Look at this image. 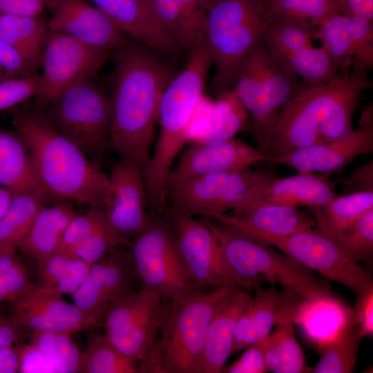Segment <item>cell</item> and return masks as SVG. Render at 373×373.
Here are the masks:
<instances>
[{
	"instance_id": "1",
	"label": "cell",
	"mask_w": 373,
	"mask_h": 373,
	"mask_svg": "<svg viewBox=\"0 0 373 373\" xmlns=\"http://www.w3.org/2000/svg\"><path fill=\"white\" fill-rule=\"evenodd\" d=\"M111 78L108 149L144 172L151 157L162 95L172 70L140 43L127 38L115 51Z\"/></svg>"
},
{
	"instance_id": "2",
	"label": "cell",
	"mask_w": 373,
	"mask_h": 373,
	"mask_svg": "<svg viewBox=\"0 0 373 373\" xmlns=\"http://www.w3.org/2000/svg\"><path fill=\"white\" fill-rule=\"evenodd\" d=\"M362 91L348 70H340L325 84L306 86L280 110L265 153L274 158L347 134L353 129L352 119Z\"/></svg>"
},
{
	"instance_id": "3",
	"label": "cell",
	"mask_w": 373,
	"mask_h": 373,
	"mask_svg": "<svg viewBox=\"0 0 373 373\" xmlns=\"http://www.w3.org/2000/svg\"><path fill=\"white\" fill-rule=\"evenodd\" d=\"M12 120L27 145L37 178L51 198L102 207L108 176L97 164L38 112L18 111Z\"/></svg>"
},
{
	"instance_id": "4",
	"label": "cell",
	"mask_w": 373,
	"mask_h": 373,
	"mask_svg": "<svg viewBox=\"0 0 373 373\" xmlns=\"http://www.w3.org/2000/svg\"><path fill=\"white\" fill-rule=\"evenodd\" d=\"M211 59L204 47L190 52L185 68L166 87L159 106L160 131L144 171L149 207L161 212L166 207V184L175 159L187 142L186 128L198 102L204 94Z\"/></svg>"
},
{
	"instance_id": "5",
	"label": "cell",
	"mask_w": 373,
	"mask_h": 373,
	"mask_svg": "<svg viewBox=\"0 0 373 373\" xmlns=\"http://www.w3.org/2000/svg\"><path fill=\"white\" fill-rule=\"evenodd\" d=\"M233 287L198 291L166 303L161 334L140 363V373H200L211 321Z\"/></svg>"
},
{
	"instance_id": "6",
	"label": "cell",
	"mask_w": 373,
	"mask_h": 373,
	"mask_svg": "<svg viewBox=\"0 0 373 373\" xmlns=\"http://www.w3.org/2000/svg\"><path fill=\"white\" fill-rule=\"evenodd\" d=\"M203 220L215 234L229 268L250 289L265 280L280 285L304 300L333 297L312 270L281 251L253 241L217 221L204 218Z\"/></svg>"
},
{
	"instance_id": "7",
	"label": "cell",
	"mask_w": 373,
	"mask_h": 373,
	"mask_svg": "<svg viewBox=\"0 0 373 373\" xmlns=\"http://www.w3.org/2000/svg\"><path fill=\"white\" fill-rule=\"evenodd\" d=\"M305 87L303 81L267 48L262 39L240 64L231 88L247 109L252 133L263 153L280 110Z\"/></svg>"
},
{
	"instance_id": "8",
	"label": "cell",
	"mask_w": 373,
	"mask_h": 373,
	"mask_svg": "<svg viewBox=\"0 0 373 373\" xmlns=\"http://www.w3.org/2000/svg\"><path fill=\"white\" fill-rule=\"evenodd\" d=\"M269 18L264 0H210L204 47L215 68L218 94L231 89L241 61L263 36Z\"/></svg>"
},
{
	"instance_id": "9",
	"label": "cell",
	"mask_w": 373,
	"mask_h": 373,
	"mask_svg": "<svg viewBox=\"0 0 373 373\" xmlns=\"http://www.w3.org/2000/svg\"><path fill=\"white\" fill-rule=\"evenodd\" d=\"M37 112L95 164L102 160L108 149L111 104L93 78L68 86Z\"/></svg>"
},
{
	"instance_id": "10",
	"label": "cell",
	"mask_w": 373,
	"mask_h": 373,
	"mask_svg": "<svg viewBox=\"0 0 373 373\" xmlns=\"http://www.w3.org/2000/svg\"><path fill=\"white\" fill-rule=\"evenodd\" d=\"M131 254L143 287L165 303L198 291L180 251L170 220L151 214L146 227L131 242Z\"/></svg>"
},
{
	"instance_id": "11",
	"label": "cell",
	"mask_w": 373,
	"mask_h": 373,
	"mask_svg": "<svg viewBox=\"0 0 373 373\" xmlns=\"http://www.w3.org/2000/svg\"><path fill=\"white\" fill-rule=\"evenodd\" d=\"M276 178L271 171L251 168L205 175L167 190L166 206L171 212L216 220L233 210L251 188Z\"/></svg>"
},
{
	"instance_id": "12",
	"label": "cell",
	"mask_w": 373,
	"mask_h": 373,
	"mask_svg": "<svg viewBox=\"0 0 373 373\" xmlns=\"http://www.w3.org/2000/svg\"><path fill=\"white\" fill-rule=\"evenodd\" d=\"M166 303L147 288L128 293L109 310L102 327L104 334L123 354L139 364L160 331Z\"/></svg>"
},
{
	"instance_id": "13",
	"label": "cell",
	"mask_w": 373,
	"mask_h": 373,
	"mask_svg": "<svg viewBox=\"0 0 373 373\" xmlns=\"http://www.w3.org/2000/svg\"><path fill=\"white\" fill-rule=\"evenodd\" d=\"M272 245L298 263L353 291L373 285L370 275L350 259L327 235L316 227L271 240Z\"/></svg>"
},
{
	"instance_id": "14",
	"label": "cell",
	"mask_w": 373,
	"mask_h": 373,
	"mask_svg": "<svg viewBox=\"0 0 373 373\" xmlns=\"http://www.w3.org/2000/svg\"><path fill=\"white\" fill-rule=\"evenodd\" d=\"M171 223L196 288L234 286L250 289L226 262L219 242L204 220L171 212Z\"/></svg>"
},
{
	"instance_id": "15",
	"label": "cell",
	"mask_w": 373,
	"mask_h": 373,
	"mask_svg": "<svg viewBox=\"0 0 373 373\" xmlns=\"http://www.w3.org/2000/svg\"><path fill=\"white\" fill-rule=\"evenodd\" d=\"M110 52L48 29L41 55L42 90L39 98L44 103L71 84L93 78L109 58Z\"/></svg>"
},
{
	"instance_id": "16",
	"label": "cell",
	"mask_w": 373,
	"mask_h": 373,
	"mask_svg": "<svg viewBox=\"0 0 373 373\" xmlns=\"http://www.w3.org/2000/svg\"><path fill=\"white\" fill-rule=\"evenodd\" d=\"M118 245L90 267V272L72 294L74 304L102 327L109 310L131 292L138 276L130 251Z\"/></svg>"
},
{
	"instance_id": "17",
	"label": "cell",
	"mask_w": 373,
	"mask_h": 373,
	"mask_svg": "<svg viewBox=\"0 0 373 373\" xmlns=\"http://www.w3.org/2000/svg\"><path fill=\"white\" fill-rule=\"evenodd\" d=\"M102 207L118 236L128 246L148 224L151 214L144 172L124 159L113 167Z\"/></svg>"
},
{
	"instance_id": "18",
	"label": "cell",
	"mask_w": 373,
	"mask_h": 373,
	"mask_svg": "<svg viewBox=\"0 0 373 373\" xmlns=\"http://www.w3.org/2000/svg\"><path fill=\"white\" fill-rule=\"evenodd\" d=\"M273 157L237 138L215 143H192L171 168L167 190L205 175L244 170Z\"/></svg>"
},
{
	"instance_id": "19",
	"label": "cell",
	"mask_w": 373,
	"mask_h": 373,
	"mask_svg": "<svg viewBox=\"0 0 373 373\" xmlns=\"http://www.w3.org/2000/svg\"><path fill=\"white\" fill-rule=\"evenodd\" d=\"M338 180L315 173H298L254 186L233 209L231 214L240 215L265 204L292 207L322 206L336 195Z\"/></svg>"
},
{
	"instance_id": "20",
	"label": "cell",
	"mask_w": 373,
	"mask_h": 373,
	"mask_svg": "<svg viewBox=\"0 0 373 373\" xmlns=\"http://www.w3.org/2000/svg\"><path fill=\"white\" fill-rule=\"evenodd\" d=\"M373 152V123L337 138L326 140L273 158L298 173H331Z\"/></svg>"
},
{
	"instance_id": "21",
	"label": "cell",
	"mask_w": 373,
	"mask_h": 373,
	"mask_svg": "<svg viewBox=\"0 0 373 373\" xmlns=\"http://www.w3.org/2000/svg\"><path fill=\"white\" fill-rule=\"evenodd\" d=\"M47 22L50 30L65 34L89 46L115 51L126 37L99 8L84 0H54Z\"/></svg>"
},
{
	"instance_id": "22",
	"label": "cell",
	"mask_w": 373,
	"mask_h": 373,
	"mask_svg": "<svg viewBox=\"0 0 373 373\" xmlns=\"http://www.w3.org/2000/svg\"><path fill=\"white\" fill-rule=\"evenodd\" d=\"M10 314L26 329L72 334L96 327L94 321L74 303L35 286L10 303Z\"/></svg>"
},
{
	"instance_id": "23",
	"label": "cell",
	"mask_w": 373,
	"mask_h": 373,
	"mask_svg": "<svg viewBox=\"0 0 373 373\" xmlns=\"http://www.w3.org/2000/svg\"><path fill=\"white\" fill-rule=\"evenodd\" d=\"M215 220L265 246L272 239L316 227L314 218L298 208L280 204L261 205L240 215L224 213Z\"/></svg>"
},
{
	"instance_id": "24",
	"label": "cell",
	"mask_w": 373,
	"mask_h": 373,
	"mask_svg": "<svg viewBox=\"0 0 373 373\" xmlns=\"http://www.w3.org/2000/svg\"><path fill=\"white\" fill-rule=\"evenodd\" d=\"M334 59H352L354 64L373 66L372 21L353 15L338 13L327 18L314 32Z\"/></svg>"
},
{
	"instance_id": "25",
	"label": "cell",
	"mask_w": 373,
	"mask_h": 373,
	"mask_svg": "<svg viewBox=\"0 0 373 373\" xmlns=\"http://www.w3.org/2000/svg\"><path fill=\"white\" fill-rule=\"evenodd\" d=\"M124 33L152 51L175 52L179 46L160 23L146 0H90Z\"/></svg>"
},
{
	"instance_id": "26",
	"label": "cell",
	"mask_w": 373,
	"mask_h": 373,
	"mask_svg": "<svg viewBox=\"0 0 373 373\" xmlns=\"http://www.w3.org/2000/svg\"><path fill=\"white\" fill-rule=\"evenodd\" d=\"M300 298L274 287L256 288V293L240 314L234 335L231 355L267 336L283 315L300 304Z\"/></svg>"
},
{
	"instance_id": "27",
	"label": "cell",
	"mask_w": 373,
	"mask_h": 373,
	"mask_svg": "<svg viewBox=\"0 0 373 373\" xmlns=\"http://www.w3.org/2000/svg\"><path fill=\"white\" fill-rule=\"evenodd\" d=\"M251 296L233 287L219 303L211 321L204 344L200 373H220L231 355L239 317Z\"/></svg>"
},
{
	"instance_id": "28",
	"label": "cell",
	"mask_w": 373,
	"mask_h": 373,
	"mask_svg": "<svg viewBox=\"0 0 373 373\" xmlns=\"http://www.w3.org/2000/svg\"><path fill=\"white\" fill-rule=\"evenodd\" d=\"M162 27L189 52L204 47V29L210 0H146Z\"/></svg>"
},
{
	"instance_id": "29",
	"label": "cell",
	"mask_w": 373,
	"mask_h": 373,
	"mask_svg": "<svg viewBox=\"0 0 373 373\" xmlns=\"http://www.w3.org/2000/svg\"><path fill=\"white\" fill-rule=\"evenodd\" d=\"M0 186L46 202L52 198L39 182L27 145L17 131L0 129Z\"/></svg>"
},
{
	"instance_id": "30",
	"label": "cell",
	"mask_w": 373,
	"mask_h": 373,
	"mask_svg": "<svg viewBox=\"0 0 373 373\" xmlns=\"http://www.w3.org/2000/svg\"><path fill=\"white\" fill-rule=\"evenodd\" d=\"M76 214L66 200L39 211L18 247L26 257L37 262L59 251L62 236Z\"/></svg>"
},
{
	"instance_id": "31",
	"label": "cell",
	"mask_w": 373,
	"mask_h": 373,
	"mask_svg": "<svg viewBox=\"0 0 373 373\" xmlns=\"http://www.w3.org/2000/svg\"><path fill=\"white\" fill-rule=\"evenodd\" d=\"M298 306L289 308L276 324L275 330L269 335L266 362L269 371L274 373L312 372V368L307 365L303 349L294 329Z\"/></svg>"
},
{
	"instance_id": "32",
	"label": "cell",
	"mask_w": 373,
	"mask_h": 373,
	"mask_svg": "<svg viewBox=\"0 0 373 373\" xmlns=\"http://www.w3.org/2000/svg\"><path fill=\"white\" fill-rule=\"evenodd\" d=\"M38 283L46 292L61 296L73 294L86 279L91 265L61 251L37 262Z\"/></svg>"
},
{
	"instance_id": "33",
	"label": "cell",
	"mask_w": 373,
	"mask_h": 373,
	"mask_svg": "<svg viewBox=\"0 0 373 373\" xmlns=\"http://www.w3.org/2000/svg\"><path fill=\"white\" fill-rule=\"evenodd\" d=\"M48 31L41 16L0 13V39L16 48L36 69L41 65Z\"/></svg>"
},
{
	"instance_id": "34",
	"label": "cell",
	"mask_w": 373,
	"mask_h": 373,
	"mask_svg": "<svg viewBox=\"0 0 373 373\" xmlns=\"http://www.w3.org/2000/svg\"><path fill=\"white\" fill-rule=\"evenodd\" d=\"M361 341L354 314L331 338L318 343L320 358L312 372H353Z\"/></svg>"
},
{
	"instance_id": "35",
	"label": "cell",
	"mask_w": 373,
	"mask_h": 373,
	"mask_svg": "<svg viewBox=\"0 0 373 373\" xmlns=\"http://www.w3.org/2000/svg\"><path fill=\"white\" fill-rule=\"evenodd\" d=\"M373 209V191L335 195L325 204L309 208L316 227L330 236Z\"/></svg>"
},
{
	"instance_id": "36",
	"label": "cell",
	"mask_w": 373,
	"mask_h": 373,
	"mask_svg": "<svg viewBox=\"0 0 373 373\" xmlns=\"http://www.w3.org/2000/svg\"><path fill=\"white\" fill-rule=\"evenodd\" d=\"M90 329L80 352L77 372L140 373L139 363L118 350L103 334Z\"/></svg>"
},
{
	"instance_id": "37",
	"label": "cell",
	"mask_w": 373,
	"mask_h": 373,
	"mask_svg": "<svg viewBox=\"0 0 373 373\" xmlns=\"http://www.w3.org/2000/svg\"><path fill=\"white\" fill-rule=\"evenodd\" d=\"M269 19L291 20L316 29L329 17L348 14L343 0H264Z\"/></svg>"
},
{
	"instance_id": "38",
	"label": "cell",
	"mask_w": 373,
	"mask_h": 373,
	"mask_svg": "<svg viewBox=\"0 0 373 373\" xmlns=\"http://www.w3.org/2000/svg\"><path fill=\"white\" fill-rule=\"evenodd\" d=\"M283 61L305 84L315 86L325 84L338 74L343 61L332 57L325 49L313 45L305 47L285 58Z\"/></svg>"
},
{
	"instance_id": "39",
	"label": "cell",
	"mask_w": 373,
	"mask_h": 373,
	"mask_svg": "<svg viewBox=\"0 0 373 373\" xmlns=\"http://www.w3.org/2000/svg\"><path fill=\"white\" fill-rule=\"evenodd\" d=\"M249 113L232 89L218 94L214 101L209 130L200 142L215 143L234 137L247 124Z\"/></svg>"
},
{
	"instance_id": "40",
	"label": "cell",
	"mask_w": 373,
	"mask_h": 373,
	"mask_svg": "<svg viewBox=\"0 0 373 373\" xmlns=\"http://www.w3.org/2000/svg\"><path fill=\"white\" fill-rule=\"evenodd\" d=\"M46 202L29 193H15L10 205L0 218V246L17 249Z\"/></svg>"
},
{
	"instance_id": "41",
	"label": "cell",
	"mask_w": 373,
	"mask_h": 373,
	"mask_svg": "<svg viewBox=\"0 0 373 373\" xmlns=\"http://www.w3.org/2000/svg\"><path fill=\"white\" fill-rule=\"evenodd\" d=\"M315 29L295 21L269 19L262 36L267 48L279 59L312 46Z\"/></svg>"
},
{
	"instance_id": "42",
	"label": "cell",
	"mask_w": 373,
	"mask_h": 373,
	"mask_svg": "<svg viewBox=\"0 0 373 373\" xmlns=\"http://www.w3.org/2000/svg\"><path fill=\"white\" fill-rule=\"evenodd\" d=\"M70 334L33 330L30 343L55 365L57 372H77L80 351Z\"/></svg>"
},
{
	"instance_id": "43",
	"label": "cell",
	"mask_w": 373,
	"mask_h": 373,
	"mask_svg": "<svg viewBox=\"0 0 373 373\" xmlns=\"http://www.w3.org/2000/svg\"><path fill=\"white\" fill-rule=\"evenodd\" d=\"M329 237L355 262H372L373 209L368 211L350 227Z\"/></svg>"
},
{
	"instance_id": "44",
	"label": "cell",
	"mask_w": 373,
	"mask_h": 373,
	"mask_svg": "<svg viewBox=\"0 0 373 373\" xmlns=\"http://www.w3.org/2000/svg\"><path fill=\"white\" fill-rule=\"evenodd\" d=\"M108 222L102 207H91L83 214H75L65 229L59 251L70 253L78 244Z\"/></svg>"
},
{
	"instance_id": "45",
	"label": "cell",
	"mask_w": 373,
	"mask_h": 373,
	"mask_svg": "<svg viewBox=\"0 0 373 373\" xmlns=\"http://www.w3.org/2000/svg\"><path fill=\"white\" fill-rule=\"evenodd\" d=\"M118 245L128 246L108 222L75 247L70 254L92 265Z\"/></svg>"
},
{
	"instance_id": "46",
	"label": "cell",
	"mask_w": 373,
	"mask_h": 373,
	"mask_svg": "<svg viewBox=\"0 0 373 373\" xmlns=\"http://www.w3.org/2000/svg\"><path fill=\"white\" fill-rule=\"evenodd\" d=\"M41 90V75L0 80V111L10 108L31 97H39Z\"/></svg>"
},
{
	"instance_id": "47",
	"label": "cell",
	"mask_w": 373,
	"mask_h": 373,
	"mask_svg": "<svg viewBox=\"0 0 373 373\" xmlns=\"http://www.w3.org/2000/svg\"><path fill=\"white\" fill-rule=\"evenodd\" d=\"M269 335L247 345L243 353L234 362L224 367L222 372L265 373L269 372L266 362Z\"/></svg>"
},
{
	"instance_id": "48",
	"label": "cell",
	"mask_w": 373,
	"mask_h": 373,
	"mask_svg": "<svg viewBox=\"0 0 373 373\" xmlns=\"http://www.w3.org/2000/svg\"><path fill=\"white\" fill-rule=\"evenodd\" d=\"M36 70L16 48L0 39V80L27 77Z\"/></svg>"
},
{
	"instance_id": "49",
	"label": "cell",
	"mask_w": 373,
	"mask_h": 373,
	"mask_svg": "<svg viewBox=\"0 0 373 373\" xmlns=\"http://www.w3.org/2000/svg\"><path fill=\"white\" fill-rule=\"evenodd\" d=\"M214 101L203 94L189 119L186 128L187 142H200L207 134L211 120Z\"/></svg>"
},
{
	"instance_id": "50",
	"label": "cell",
	"mask_w": 373,
	"mask_h": 373,
	"mask_svg": "<svg viewBox=\"0 0 373 373\" xmlns=\"http://www.w3.org/2000/svg\"><path fill=\"white\" fill-rule=\"evenodd\" d=\"M354 317L359 336L373 335V285L356 294Z\"/></svg>"
},
{
	"instance_id": "51",
	"label": "cell",
	"mask_w": 373,
	"mask_h": 373,
	"mask_svg": "<svg viewBox=\"0 0 373 373\" xmlns=\"http://www.w3.org/2000/svg\"><path fill=\"white\" fill-rule=\"evenodd\" d=\"M20 354L19 372H57L53 363L32 344H18Z\"/></svg>"
},
{
	"instance_id": "52",
	"label": "cell",
	"mask_w": 373,
	"mask_h": 373,
	"mask_svg": "<svg viewBox=\"0 0 373 373\" xmlns=\"http://www.w3.org/2000/svg\"><path fill=\"white\" fill-rule=\"evenodd\" d=\"M1 277L6 283L10 302L23 296L35 286L31 282L29 271L21 258Z\"/></svg>"
},
{
	"instance_id": "53",
	"label": "cell",
	"mask_w": 373,
	"mask_h": 373,
	"mask_svg": "<svg viewBox=\"0 0 373 373\" xmlns=\"http://www.w3.org/2000/svg\"><path fill=\"white\" fill-rule=\"evenodd\" d=\"M54 0H0V13L39 17Z\"/></svg>"
},
{
	"instance_id": "54",
	"label": "cell",
	"mask_w": 373,
	"mask_h": 373,
	"mask_svg": "<svg viewBox=\"0 0 373 373\" xmlns=\"http://www.w3.org/2000/svg\"><path fill=\"white\" fill-rule=\"evenodd\" d=\"M342 181L351 192L373 191V160L356 169L350 177Z\"/></svg>"
},
{
	"instance_id": "55",
	"label": "cell",
	"mask_w": 373,
	"mask_h": 373,
	"mask_svg": "<svg viewBox=\"0 0 373 373\" xmlns=\"http://www.w3.org/2000/svg\"><path fill=\"white\" fill-rule=\"evenodd\" d=\"M25 329L10 314L0 316V348L17 344Z\"/></svg>"
},
{
	"instance_id": "56",
	"label": "cell",
	"mask_w": 373,
	"mask_h": 373,
	"mask_svg": "<svg viewBox=\"0 0 373 373\" xmlns=\"http://www.w3.org/2000/svg\"><path fill=\"white\" fill-rule=\"evenodd\" d=\"M20 354L18 343L0 348V373L19 372Z\"/></svg>"
},
{
	"instance_id": "57",
	"label": "cell",
	"mask_w": 373,
	"mask_h": 373,
	"mask_svg": "<svg viewBox=\"0 0 373 373\" xmlns=\"http://www.w3.org/2000/svg\"><path fill=\"white\" fill-rule=\"evenodd\" d=\"M350 15L373 21V0H343Z\"/></svg>"
},
{
	"instance_id": "58",
	"label": "cell",
	"mask_w": 373,
	"mask_h": 373,
	"mask_svg": "<svg viewBox=\"0 0 373 373\" xmlns=\"http://www.w3.org/2000/svg\"><path fill=\"white\" fill-rule=\"evenodd\" d=\"M19 259L17 249L0 246V276H3Z\"/></svg>"
},
{
	"instance_id": "59",
	"label": "cell",
	"mask_w": 373,
	"mask_h": 373,
	"mask_svg": "<svg viewBox=\"0 0 373 373\" xmlns=\"http://www.w3.org/2000/svg\"><path fill=\"white\" fill-rule=\"evenodd\" d=\"M15 194L10 189L0 186V218L6 213Z\"/></svg>"
},
{
	"instance_id": "60",
	"label": "cell",
	"mask_w": 373,
	"mask_h": 373,
	"mask_svg": "<svg viewBox=\"0 0 373 373\" xmlns=\"http://www.w3.org/2000/svg\"><path fill=\"white\" fill-rule=\"evenodd\" d=\"M10 302V296L3 278L0 276V304Z\"/></svg>"
}]
</instances>
